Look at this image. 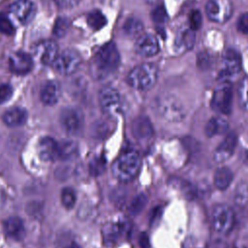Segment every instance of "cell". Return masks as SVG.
I'll return each mask as SVG.
<instances>
[{
    "mask_svg": "<svg viewBox=\"0 0 248 248\" xmlns=\"http://www.w3.org/2000/svg\"><path fill=\"white\" fill-rule=\"evenodd\" d=\"M120 55L113 42L102 46L93 57L92 70L97 78H104L111 75L118 68Z\"/></svg>",
    "mask_w": 248,
    "mask_h": 248,
    "instance_id": "obj_1",
    "label": "cell"
},
{
    "mask_svg": "<svg viewBox=\"0 0 248 248\" xmlns=\"http://www.w3.org/2000/svg\"><path fill=\"white\" fill-rule=\"evenodd\" d=\"M140 167V157L134 150L122 152L114 161L111 167L113 176L121 182L132 180L139 172Z\"/></svg>",
    "mask_w": 248,
    "mask_h": 248,
    "instance_id": "obj_2",
    "label": "cell"
},
{
    "mask_svg": "<svg viewBox=\"0 0 248 248\" xmlns=\"http://www.w3.org/2000/svg\"><path fill=\"white\" fill-rule=\"evenodd\" d=\"M158 69L153 63H142L136 66L128 74V84L137 90H148L156 82Z\"/></svg>",
    "mask_w": 248,
    "mask_h": 248,
    "instance_id": "obj_3",
    "label": "cell"
},
{
    "mask_svg": "<svg viewBox=\"0 0 248 248\" xmlns=\"http://www.w3.org/2000/svg\"><path fill=\"white\" fill-rule=\"evenodd\" d=\"M156 108L158 113L166 120L176 122L181 121L186 114L181 101L172 94H163L156 100Z\"/></svg>",
    "mask_w": 248,
    "mask_h": 248,
    "instance_id": "obj_4",
    "label": "cell"
},
{
    "mask_svg": "<svg viewBox=\"0 0 248 248\" xmlns=\"http://www.w3.org/2000/svg\"><path fill=\"white\" fill-rule=\"evenodd\" d=\"M232 86L230 81L224 80L215 87L212 99L211 108L218 113L229 114L232 109Z\"/></svg>",
    "mask_w": 248,
    "mask_h": 248,
    "instance_id": "obj_5",
    "label": "cell"
},
{
    "mask_svg": "<svg viewBox=\"0 0 248 248\" xmlns=\"http://www.w3.org/2000/svg\"><path fill=\"white\" fill-rule=\"evenodd\" d=\"M81 63L79 53L72 48H66L58 53L56 59L52 63L53 69L61 75H71L75 73Z\"/></svg>",
    "mask_w": 248,
    "mask_h": 248,
    "instance_id": "obj_6",
    "label": "cell"
},
{
    "mask_svg": "<svg viewBox=\"0 0 248 248\" xmlns=\"http://www.w3.org/2000/svg\"><path fill=\"white\" fill-rule=\"evenodd\" d=\"M234 225V213L227 204H217L212 210V226L219 233L229 232Z\"/></svg>",
    "mask_w": 248,
    "mask_h": 248,
    "instance_id": "obj_7",
    "label": "cell"
},
{
    "mask_svg": "<svg viewBox=\"0 0 248 248\" xmlns=\"http://www.w3.org/2000/svg\"><path fill=\"white\" fill-rule=\"evenodd\" d=\"M205 13L211 21L224 23L232 15V3L231 0H208L205 5Z\"/></svg>",
    "mask_w": 248,
    "mask_h": 248,
    "instance_id": "obj_8",
    "label": "cell"
},
{
    "mask_svg": "<svg viewBox=\"0 0 248 248\" xmlns=\"http://www.w3.org/2000/svg\"><path fill=\"white\" fill-rule=\"evenodd\" d=\"M99 104L106 114L113 116L121 110L120 94L113 87H103L99 92Z\"/></svg>",
    "mask_w": 248,
    "mask_h": 248,
    "instance_id": "obj_9",
    "label": "cell"
},
{
    "mask_svg": "<svg viewBox=\"0 0 248 248\" xmlns=\"http://www.w3.org/2000/svg\"><path fill=\"white\" fill-rule=\"evenodd\" d=\"M241 68V57L239 52L234 48H228L223 54L222 68L219 73V78L221 81L228 80L234 75H236Z\"/></svg>",
    "mask_w": 248,
    "mask_h": 248,
    "instance_id": "obj_10",
    "label": "cell"
},
{
    "mask_svg": "<svg viewBox=\"0 0 248 248\" xmlns=\"http://www.w3.org/2000/svg\"><path fill=\"white\" fill-rule=\"evenodd\" d=\"M60 123L67 133L77 134L83 126V115L78 108H66L60 113Z\"/></svg>",
    "mask_w": 248,
    "mask_h": 248,
    "instance_id": "obj_11",
    "label": "cell"
},
{
    "mask_svg": "<svg viewBox=\"0 0 248 248\" xmlns=\"http://www.w3.org/2000/svg\"><path fill=\"white\" fill-rule=\"evenodd\" d=\"M11 14L21 23H29L36 14V7L31 0H17L10 7Z\"/></svg>",
    "mask_w": 248,
    "mask_h": 248,
    "instance_id": "obj_12",
    "label": "cell"
},
{
    "mask_svg": "<svg viewBox=\"0 0 248 248\" xmlns=\"http://www.w3.org/2000/svg\"><path fill=\"white\" fill-rule=\"evenodd\" d=\"M34 54L44 65H52L58 55V46L52 40L39 42L33 48Z\"/></svg>",
    "mask_w": 248,
    "mask_h": 248,
    "instance_id": "obj_13",
    "label": "cell"
},
{
    "mask_svg": "<svg viewBox=\"0 0 248 248\" xmlns=\"http://www.w3.org/2000/svg\"><path fill=\"white\" fill-rule=\"evenodd\" d=\"M135 49L137 53L144 57H150L159 52V43L152 34H141L136 40Z\"/></svg>",
    "mask_w": 248,
    "mask_h": 248,
    "instance_id": "obj_14",
    "label": "cell"
},
{
    "mask_svg": "<svg viewBox=\"0 0 248 248\" xmlns=\"http://www.w3.org/2000/svg\"><path fill=\"white\" fill-rule=\"evenodd\" d=\"M10 70L16 75H26L33 67V61L29 54L17 51L11 54L9 58Z\"/></svg>",
    "mask_w": 248,
    "mask_h": 248,
    "instance_id": "obj_15",
    "label": "cell"
},
{
    "mask_svg": "<svg viewBox=\"0 0 248 248\" xmlns=\"http://www.w3.org/2000/svg\"><path fill=\"white\" fill-rule=\"evenodd\" d=\"M237 144V136L234 132L229 133L223 141L218 145L214 152V160L217 163H223L230 159L234 152Z\"/></svg>",
    "mask_w": 248,
    "mask_h": 248,
    "instance_id": "obj_16",
    "label": "cell"
},
{
    "mask_svg": "<svg viewBox=\"0 0 248 248\" xmlns=\"http://www.w3.org/2000/svg\"><path fill=\"white\" fill-rule=\"evenodd\" d=\"M131 132L137 140H146L153 136V126L147 116L140 115L133 120Z\"/></svg>",
    "mask_w": 248,
    "mask_h": 248,
    "instance_id": "obj_17",
    "label": "cell"
},
{
    "mask_svg": "<svg viewBox=\"0 0 248 248\" xmlns=\"http://www.w3.org/2000/svg\"><path fill=\"white\" fill-rule=\"evenodd\" d=\"M28 114L27 111L22 108L14 107L7 109L3 115V122L9 127H19L25 124Z\"/></svg>",
    "mask_w": 248,
    "mask_h": 248,
    "instance_id": "obj_18",
    "label": "cell"
},
{
    "mask_svg": "<svg viewBox=\"0 0 248 248\" xmlns=\"http://www.w3.org/2000/svg\"><path fill=\"white\" fill-rule=\"evenodd\" d=\"M38 153L43 161H51L58 156V142L50 137H45L39 141Z\"/></svg>",
    "mask_w": 248,
    "mask_h": 248,
    "instance_id": "obj_19",
    "label": "cell"
},
{
    "mask_svg": "<svg viewBox=\"0 0 248 248\" xmlns=\"http://www.w3.org/2000/svg\"><path fill=\"white\" fill-rule=\"evenodd\" d=\"M41 101L46 106H52L57 103L60 97V86L57 81L50 80L46 82L40 92Z\"/></svg>",
    "mask_w": 248,
    "mask_h": 248,
    "instance_id": "obj_20",
    "label": "cell"
},
{
    "mask_svg": "<svg viewBox=\"0 0 248 248\" xmlns=\"http://www.w3.org/2000/svg\"><path fill=\"white\" fill-rule=\"evenodd\" d=\"M4 231L9 237L15 240H20L25 235L23 222L20 218L16 216L10 217L4 222Z\"/></svg>",
    "mask_w": 248,
    "mask_h": 248,
    "instance_id": "obj_21",
    "label": "cell"
},
{
    "mask_svg": "<svg viewBox=\"0 0 248 248\" xmlns=\"http://www.w3.org/2000/svg\"><path fill=\"white\" fill-rule=\"evenodd\" d=\"M228 129H229V123L224 117L213 116L206 123L204 132L208 138H211L216 135H222L226 133Z\"/></svg>",
    "mask_w": 248,
    "mask_h": 248,
    "instance_id": "obj_22",
    "label": "cell"
},
{
    "mask_svg": "<svg viewBox=\"0 0 248 248\" xmlns=\"http://www.w3.org/2000/svg\"><path fill=\"white\" fill-rule=\"evenodd\" d=\"M233 179V173L228 167H220L214 173V185L219 190H226Z\"/></svg>",
    "mask_w": 248,
    "mask_h": 248,
    "instance_id": "obj_23",
    "label": "cell"
},
{
    "mask_svg": "<svg viewBox=\"0 0 248 248\" xmlns=\"http://www.w3.org/2000/svg\"><path fill=\"white\" fill-rule=\"evenodd\" d=\"M123 30L130 38H139L143 31V23L137 17H129L123 24Z\"/></svg>",
    "mask_w": 248,
    "mask_h": 248,
    "instance_id": "obj_24",
    "label": "cell"
},
{
    "mask_svg": "<svg viewBox=\"0 0 248 248\" xmlns=\"http://www.w3.org/2000/svg\"><path fill=\"white\" fill-rule=\"evenodd\" d=\"M78 153V145L73 140H63L58 143V158L62 160H70Z\"/></svg>",
    "mask_w": 248,
    "mask_h": 248,
    "instance_id": "obj_25",
    "label": "cell"
},
{
    "mask_svg": "<svg viewBox=\"0 0 248 248\" xmlns=\"http://www.w3.org/2000/svg\"><path fill=\"white\" fill-rule=\"evenodd\" d=\"M233 202L238 207H244L248 203V183L241 181L239 182L233 193Z\"/></svg>",
    "mask_w": 248,
    "mask_h": 248,
    "instance_id": "obj_26",
    "label": "cell"
},
{
    "mask_svg": "<svg viewBox=\"0 0 248 248\" xmlns=\"http://www.w3.org/2000/svg\"><path fill=\"white\" fill-rule=\"evenodd\" d=\"M148 202L147 196L144 193H140L138 194L129 203L128 205V212L132 216H136L140 214L143 208L146 206Z\"/></svg>",
    "mask_w": 248,
    "mask_h": 248,
    "instance_id": "obj_27",
    "label": "cell"
},
{
    "mask_svg": "<svg viewBox=\"0 0 248 248\" xmlns=\"http://www.w3.org/2000/svg\"><path fill=\"white\" fill-rule=\"evenodd\" d=\"M120 232H121V229L118 225H115V224L106 225L103 229L104 242L107 245H112L117 241Z\"/></svg>",
    "mask_w": 248,
    "mask_h": 248,
    "instance_id": "obj_28",
    "label": "cell"
},
{
    "mask_svg": "<svg viewBox=\"0 0 248 248\" xmlns=\"http://www.w3.org/2000/svg\"><path fill=\"white\" fill-rule=\"evenodd\" d=\"M87 24L93 30H100L107 24V18L101 11L95 10L87 16Z\"/></svg>",
    "mask_w": 248,
    "mask_h": 248,
    "instance_id": "obj_29",
    "label": "cell"
},
{
    "mask_svg": "<svg viewBox=\"0 0 248 248\" xmlns=\"http://www.w3.org/2000/svg\"><path fill=\"white\" fill-rule=\"evenodd\" d=\"M237 94L241 108L248 111V78H245L240 81Z\"/></svg>",
    "mask_w": 248,
    "mask_h": 248,
    "instance_id": "obj_30",
    "label": "cell"
},
{
    "mask_svg": "<svg viewBox=\"0 0 248 248\" xmlns=\"http://www.w3.org/2000/svg\"><path fill=\"white\" fill-rule=\"evenodd\" d=\"M195 42V31L192 29H184L179 35L177 43L184 48H191Z\"/></svg>",
    "mask_w": 248,
    "mask_h": 248,
    "instance_id": "obj_31",
    "label": "cell"
},
{
    "mask_svg": "<svg viewBox=\"0 0 248 248\" xmlns=\"http://www.w3.org/2000/svg\"><path fill=\"white\" fill-rule=\"evenodd\" d=\"M70 28V20L67 17H59L56 19L53 27V33L56 37L61 38L66 35Z\"/></svg>",
    "mask_w": 248,
    "mask_h": 248,
    "instance_id": "obj_32",
    "label": "cell"
},
{
    "mask_svg": "<svg viewBox=\"0 0 248 248\" xmlns=\"http://www.w3.org/2000/svg\"><path fill=\"white\" fill-rule=\"evenodd\" d=\"M76 200H77L76 192L72 188H65L62 190L61 202L66 208L71 209L75 205Z\"/></svg>",
    "mask_w": 248,
    "mask_h": 248,
    "instance_id": "obj_33",
    "label": "cell"
},
{
    "mask_svg": "<svg viewBox=\"0 0 248 248\" xmlns=\"http://www.w3.org/2000/svg\"><path fill=\"white\" fill-rule=\"evenodd\" d=\"M106 169V160L104 157L94 158L89 165V170L93 175H100Z\"/></svg>",
    "mask_w": 248,
    "mask_h": 248,
    "instance_id": "obj_34",
    "label": "cell"
},
{
    "mask_svg": "<svg viewBox=\"0 0 248 248\" xmlns=\"http://www.w3.org/2000/svg\"><path fill=\"white\" fill-rule=\"evenodd\" d=\"M152 19L153 21L157 24V25H163L166 23L167 19H168V15H167V11L165 10V8L163 6H158L156 7L153 12H152Z\"/></svg>",
    "mask_w": 248,
    "mask_h": 248,
    "instance_id": "obj_35",
    "label": "cell"
},
{
    "mask_svg": "<svg viewBox=\"0 0 248 248\" xmlns=\"http://www.w3.org/2000/svg\"><path fill=\"white\" fill-rule=\"evenodd\" d=\"M0 32L5 35H13L15 33V27L5 14H0Z\"/></svg>",
    "mask_w": 248,
    "mask_h": 248,
    "instance_id": "obj_36",
    "label": "cell"
},
{
    "mask_svg": "<svg viewBox=\"0 0 248 248\" xmlns=\"http://www.w3.org/2000/svg\"><path fill=\"white\" fill-rule=\"evenodd\" d=\"M178 182L180 183L179 185H180L181 191L183 192V194L186 196L188 200H194L198 197V194H197L198 192H197V189L194 187V185L184 180H178Z\"/></svg>",
    "mask_w": 248,
    "mask_h": 248,
    "instance_id": "obj_37",
    "label": "cell"
},
{
    "mask_svg": "<svg viewBox=\"0 0 248 248\" xmlns=\"http://www.w3.org/2000/svg\"><path fill=\"white\" fill-rule=\"evenodd\" d=\"M202 14L200 13V11L199 10L193 11L190 15V20H189L190 27L189 28L192 29L193 31L198 30L202 25Z\"/></svg>",
    "mask_w": 248,
    "mask_h": 248,
    "instance_id": "obj_38",
    "label": "cell"
},
{
    "mask_svg": "<svg viewBox=\"0 0 248 248\" xmlns=\"http://www.w3.org/2000/svg\"><path fill=\"white\" fill-rule=\"evenodd\" d=\"M13 95V87L10 84H0V104L6 103Z\"/></svg>",
    "mask_w": 248,
    "mask_h": 248,
    "instance_id": "obj_39",
    "label": "cell"
},
{
    "mask_svg": "<svg viewBox=\"0 0 248 248\" xmlns=\"http://www.w3.org/2000/svg\"><path fill=\"white\" fill-rule=\"evenodd\" d=\"M237 30L242 34H248V13L242 14L236 22Z\"/></svg>",
    "mask_w": 248,
    "mask_h": 248,
    "instance_id": "obj_40",
    "label": "cell"
},
{
    "mask_svg": "<svg viewBox=\"0 0 248 248\" xmlns=\"http://www.w3.org/2000/svg\"><path fill=\"white\" fill-rule=\"evenodd\" d=\"M80 0H55L56 4L63 9H70L78 4Z\"/></svg>",
    "mask_w": 248,
    "mask_h": 248,
    "instance_id": "obj_41",
    "label": "cell"
},
{
    "mask_svg": "<svg viewBox=\"0 0 248 248\" xmlns=\"http://www.w3.org/2000/svg\"><path fill=\"white\" fill-rule=\"evenodd\" d=\"M139 244L140 248H149L150 242H149V237L146 232H140L139 235Z\"/></svg>",
    "mask_w": 248,
    "mask_h": 248,
    "instance_id": "obj_42",
    "label": "cell"
},
{
    "mask_svg": "<svg viewBox=\"0 0 248 248\" xmlns=\"http://www.w3.org/2000/svg\"><path fill=\"white\" fill-rule=\"evenodd\" d=\"M161 212H162V207L158 206L155 207L151 213V217H150V223H154L156 220L160 219L161 216Z\"/></svg>",
    "mask_w": 248,
    "mask_h": 248,
    "instance_id": "obj_43",
    "label": "cell"
},
{
    "mask_svg": "<svg viewBox=\"0 0 248 248\" xmlns=\"http://www.w3.org/2000/svg\"><path fill=\"white\" fill-rule=\"evenodd\" d=\"M68 248H80V246L78 245L77 243H72Z\"/></svg>",
    "mask_w": 248,
    "mask_h": 248,
    "instance_id": "obj_44",
    "label": "cell"
},
{
    "mask_svg": "<svg viewBox=\"0 0 248 248\" xmlns=\"http://www.w3.org/2000/svg\"><path fill=\"white\" fill-rule=\"evenodd\" d=\"M158 0H145V2H147V3H149V4H154V3H156Z\"/></svg>",
    "mask_w": 248,
    "mask_h": 248,
    "instance_id": "obj_45",
    "label": "cell"
},
{
    "mask_svg": "<svg viewBox=\"0 0 248 248\" xmlns=\"http://www.w3.org/2000/svg\"><path fill=\"white\" fill-rule=\"evenodd\" d=\"M246 155H247V158H248V151H247V154H246Z\"/></svg>",
    "mask_w": 248,
    "mask_h": 248,
    "instance_id": "obj_46",
    "label": "cell"
},
{
    "mask_svg": "<svg viewBox=\"0 0 248 248\" xmlns=\"http://www.w3.org/2000/svg\"><path fill=\"white\" fill-rule=\"evenodd\" d=\"M242 248H246V247H242Z\"/></svg>",
    "mask_w": 248,
    "mask_h": 248,
    "instance_id": "obj_47",
    "label": "cell"
}]
</instances>
